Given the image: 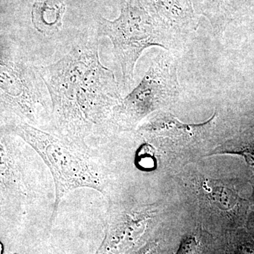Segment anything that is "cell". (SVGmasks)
<instances>
[{"label":"cell","instance_id":"1","mask_svg":"<svg viewBox=\"0 0 254 254\" xmlns=\"http://www.w3.org/2000/svg\"><path fill=\"white\" fill-rule=\"evenodd\" d=\"M55 118L73 133L96 124L121 102L111 70L100 63L98 43L75 47L59 61L40 68Z\"/></svg>","mask_w":254,"mask_h":254},{"label":"cell","instance_id":"2","mask_svg":"<svg viewBox=\"0 0 254 254\" xmlns=\"http://www.w3.org/2000/svg\"><path fill=\"white\" fill-rule=\"evenodd\" d=\"M19 131L43 159L54 179L55 200L52 221L64 197L71 190L88 187L103 191V177L96 165L67 141L27 125L20 127Z\"/></svg>","mask_w":254,"mask_h":254},{"label":"cell","instance_id":"3","mask_svg":"<svg viewBox=\"0 0 254 254\" xmlns=\"http://www.w3.org/2000/svg\"><path fill=\"white\" fill-rule=\"evenodd\" d=\"M98 33L112 41L124 83L128 87L133 83L135 66L145 49L159 46L168 50L163 33L139 0H125L117 19L100 18Z\"/></svg>","mask_w":254,"mask_h":254},{"label":"cell","instance_id":"4","mask_svg":"<svg viewBox=\"0 0 254 254\" xmlns=\"http://www.w3.org/2000/svg\"><path fill=\"white\" fill-rule=\"evenodd\" d=\"M177 64L164 53L152 63L141 83L113 109L123 127H134L141 119L175 103L180 96Z\"/></svg>","mask_w":254,"mask_h":254},{"label":"cell","instance_id":"5","mask_svg":"<svg viewBox=\"0 0 254 254\" xmlns=\"http://www.w3.org/2000/svg\"><path fill=\"white\" fill-rule=\"evenodd\" d=\"M145 1L146 10L163 33L168 47L175 41H185L198 28V17L190 0Z\"/></svg>","mask_w":254,"mask_h":254},{"label":"cell","instance_id":"6","mask_svg":"<svg viewBox=\"0 0 254 254\" xmlns=\"http://www.w3.org/2000/svg\"><path fill=\"white\" fill-rule=\"evenodd\" d=\"M117 219L106 240L100 247L98 253H103L113 250H123L127 246L131 245L138 237L141 236L146 228L150 219L148 211H136L121 214Z\"/></svg>","mask_w":254,"mask_h":254},{"label":"cell","instance_id":"7","mask_svg":"<svg viewBox=\"0 0 254 254\" xmlns=\"http://www.w3.org/2000/svg\"><path fill=\"white\" fill-rule=\"evenodd\" d=\"M216 113L213 114L210 120L204 123L198 125L184 124L177 120L170 114H158L146 125L141 127V131L153 137L180 139L182 138H193L196 133L208 128L215 119Z\"/></svg>","mask_w":254,"mask_h":254},{"label":"cell","instance_id":"8","mask_svg":"<svg viewBox=\"0 0 254 254\" xmlns=\"http://www.w3.org/2000/svg\"><path fill=\"white\" fill-rule=\"evenodd\" d=\"M197 15L208 20L214 33L221 35L245 0H190Z\"/></svg>","mask_w":254,"mask_h":254},{"label":"cell","instance_id":"9","mask_svg":"<svg viewBox=\"0 0 254 254\" xmlns=\"http://www.w3.org/2000/svg\"><path fill=\"white\" fill-rule=\"evenodd\" d=\"M66 11L63 0H38L32 9V22L35 28L43 34L60 31Z\"/></svg>","mask_w":254,"mask_h":254},{"label":"cell","instance_id":"10","mask_svg":"<svg viewBox=\"0 0 254 254\" xmlns=\"http://www.w3.org/2000/svg\"><path fill=\"white\" fill-rule=\"evenodd\" d=\"M213 153L243 157L247 163L254 168V127L232 137L218 147Z\"/></svg>","mask_w":254,"mask_h":254},{"label":"cell","instance_id":"11","mask_svg":"<svg viewBox=\"0 0 254 254\" xmlns=\"http://www.w3.org/2000/svg\"><path fill=\"white\" fill-rule=\"evenodd\" d=\"M139 156V165L141 168L145 169H150L153 168L154 165L155 157L153 148L148 145H143L140 148L138 152Z\"/></svg>","mask_w":254,"mask_h":254},{"label":"cell","instance_id":"12","mask_svg":"<svg viewBox=\"0 0 254 254\" xmlns=\"http://www.w3.org/2000/svg\"><path fill=\"white\" fill-rule=\"evenodd\" d=\"M197 247L198 244L194 237H187L182 240L177 254H194L196 252Z\"/></svg>","mask_w":254,"mask_h":254},{"label":"cell","instance_id":"13","mask_svg":"<svg viewBox=\"0 0 254 254\" xmlns=\"http://www.w3.org/2000/svg\"><path fill=\"white\" fill-rule=\"evenodd\" d=\"M6 165V159H5L4 152L2 146L0 145V170H3Z\"/></svg>","mask_w":254,"mask_h":254},{"label":"cell","instance_id":"14","mask_svg":"<svg viewBox=\"0 0 254 254\" xmlns=\"http://www.w3.org/2000/svg\"><path fill=\"white\" fill-rule=\"evenodd\" d=\"M153 251H154V247H153V245H148L145 248L142 250L139 253L137 254H152L153 253Z\"/></svg>","mask_w":254,"mask_h":254},{"label":"cell","instance_id":"15","mask_svg":"<svg viewBox=\"0 0 254 254\" xmlns=\"http://www.w3.org/2000/svg\"><path fill=\"white\" fill-rule=\"evenodd\" d=\"M248 227L254 234V211L252 212L250 214V217H249Z\"/></svg>","mask_w":254,"mask_h":254},{"label":"cell","instance_id":"16","mask_svg":"<svg viewBox=\"0 0 254 254\" xmlns=\"http://www.w3.org/2000/svg\"><path fill=\"white\" fill-rule=\"evenodd\" d=\"M251 183H252V187H253V195H252V199L254 202V177L251 180Z\"/></svg>","mask_w":254,"mask_h":254},{"label":"cell","instance_id":"17","mask_svg":"<svg viewBox=\"0 0 254 254\" xmlns=\"http://www.w3.org/2000/svg\"><path fill=\"white\" fill-rule=\"evenodd\" d=\"M3 253V245L0 242V254H2Z\"/></svg>","mask_w":254,"mask_h":254}]
</instances>
